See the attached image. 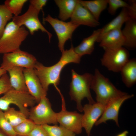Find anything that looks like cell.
<instances>
[{"instance_id": "1", "label": "cell", "mask_w": 136, "mask_h": 136, "mask_svg": "<svg viewBox=\"0 0 136 136\" xmlns=\"http://www.w3.org/2000/svg\"><path fill=\"white\" fill-rule=\"evenodd\" d=\"M62 53L59 60L54 65L46 66L37 61L33 68L43 89L47 92L50 85L56 86L59 84L61 73L66 65L71 63H79L80 61L81 57L75 52L72 45L69 49Z\"/></svg>"}, {"instance_id": "2", "label": "cell", "mask_w": 136, "mask_h": 136, "mask_svg": "<svg viewBox=\"0 0 136 136\" xmlns=\"http://www.w3.org/2000/svg\"><path fill=\"white\" fill-rule=\"evenodd\" d=\"M72 80L70 85L69 94L71 99L76 103L77 108L80 112L83 111L82 101L86 98L89 103H96L92 97L90 91L93 75L86 73L80 75L72 70Z\"/></svg>"}, {"instance_id": "3", "label": "cell", "mask_w": 136, "mask_h": 136, "mask_svg": "<svg viewBox=\"0 0 136 136\" xmlns=\"http://www.w3.org/2000/svg\"><path fill=\"white\" fill-rule=\"evenodd\" d=\"M90 88L95 93L96 102L105 106L112 100L127 94L118 89L97 69L93 75Z\"/></svg>"}, {"instance_id": "4", "label": "cell", "mask_w": 136, "mask_h": 136, "mask_svg": "<svg viewBox=\"0 0 136 136\" xmlns=\"http://www.w3.org/2000/svg\"><path fill=\"white\" fill-rule=\"evenodd\" d=\"M29 34L24 26L16 25L12 21L6 25L0 39V54L13 52L20 46Z\"/></svg>"}, {"instance_id": "5", "label": "cell", "mask_w": 136, "mask_h": 136, "mask_svg": "<svg viewBox=\"0 0 136 136\" xmlns=\"http://www.w3.org/2000/svg\"><path fill=\"white\" fill-rule=\"evenodd\" d=\"M36 102L35 99L29 92L19 91L12 88L0 97V110L5 111L10 105L14 104L27 117L29 113L27 107H33Z\"/></svg>"}, {"instance_id": "6", "label": "cell", "mask_w": 136, "mask_h": 136, "mask_svg": "<svg viewBox=\"0 0 136 136\" xmlns=\"http://www.w3.org/2000/svg\"><path fill=\"white\" fill-rule=\"evenodd\" d=\"M38 103L29 111V119L36 124H57V113L52 110L51 104L46 96L41 98Z\"/></svg>"}, {"instance_id": "7", "label": "cell", "mask_w": 136, "mask_h": 136, "mask_svg": "<svg viewBox=\"0 0 136 136\" xmlns=\"http://www.w3.org/2000/svg\"><path fill=\"white\" fill-rule=\"evenodd\" d=\"M104 50V53L100 60L101 64L109 71L120 72L129 59V54L128 50L122 47Z\"/></svg>"}, {"instance_id": "8", "label": "cell", "mask_w": 136, "mask_h": 136, "mask_svg": "<svg viewBox=\"0 0 136 136\" xmlns=\"http://www.w3.org/2000/svg\"><path fill=\"white\" fill-rule=\"evenodd\" d=\"M37 61L33 55L19 49L12 52L4 54L0 67L6 72L15 66L24 68H34Z\"/></svg>"}, {"instance_id": "9", "label": "cell", "mask_w": 136, "mask_h": 136, "mask_svg": "<svg viewBox=\"0 0 136 136\" xmlns=\"http://www.w3.org/2000/svg\"><path fill=\"white\" fill-rule=\"evenodd\" d=\"M40 12L30 4L28 9L24 13L21 15L14 16L12 18V21L19 26H25L31 35L39 30L46 33L50 42L52 34L44 28L40 21L38 17Z\"/></svg>"}, {"instance_id": "10", "label": "cell", "mask_w": 136, "mask_h": 136, "mask_svg": "<svg viewBox=\"0 0 136 136\" xmlns=\"http://www.w3.org/2000/svg\"><path fill=\"white\" fill-rule=\"evenodd\" d=\"M43 20L44 22L49 23L54 29L58 39V46L62 53L64 50V46L66 42L71 39L73 32L79 26L70 21L66 22L53 18L49 15L44 18Z\"/></svg>"}, {"instance_id": "11", "label": "cell", "mask_w": 136, "mask_h": 136, "mask_svg": "<svg viewBox=\"0 0 136 136\" xmlns=\"http://www.w3.org/2000/svg\"><path fill=\"white\" fill-rule=\"evenodd\" d=\"M83 115L76 111H69L62 109L57 113V121L60 125L75 134H79L82 131Z\"/></svg>"}, {"instance_id": "12", "label": "cell", "mask_w": 136, "mask_h": 136, "mask_svg": "<svg viewBox=\"0 0 136 136\" xmlns=\"http://www.w3.org/2000/svg\"><path fill=\"white\" fill-rule=\"evenodd\" d=\"M105 106L97 102L93 104H86L83 107L82 124L87 136H90L91 129L102 114Z\"/></svg>"}, {"instance_id": "13", "label": "cell", "mask_w": 136, "mask_h": 136, "mask_svg": "<svg viewBox=\"0 0 136 136\" xmlns=\"http://www.w3.org/2000/svg\"><path fill=\"white\" fill-rule=\"evenodd\" d=\"M133 96V94L130 95L127 93L111 100L106 106L102 114L96 121L95 125L97 126L102 123H106L109 120H112L119 126L118 117L120 108L125 101Z\"/></svg>"}, {"instance_id": "14", "label": "cell", "mask_w": 136, "mask_h": 136, "mask_svg": "<svg viewBox=\"0 0 136 136\" xmlns=\"http://www.w3.org/2000/svg\"><path fill=\"white\" fill-rule=\"evenodd\" d=\"M23 71L28 92L38 103L41 98L46 96L47 92L43 89L33 68H24Z\"/></svg>"}, {"instance_id": "15", "label": "cell", "mask_w": 136, "mask_h": 136, "mask_svg": "<svg viewBox=\"0 0 136 136\" xmlns=\"http://www.w3.org/2000/svg\"><path fill=\"white\" fill-rule=\"evenodd\" d=\"M71 19V23L79 26L83 25L94 27L100 24L91 12L79 3V0Z\"/></svg>"}, {"instance_id": "16", "label": "cell", "mask_w": 136, "mask_h": 136, "mask_svg": "<svg viewBox=\"0 0 136 136\" xmlns=\"http://www.w3.org/2000/svg\"><path fill=\"white\" fill-rule=\"evenodd\" d=\"M125 41L121 28H118L109 31L104 35L98 42L99 46L104 50L123 47Z\"/></svg>"}, {"instance_id": "17", "label": "cell", "mask_w": 136, "mask_h": 136, "mask_svg": "<svg viewBox=\"0 0 136 136\" xmlns=\"http://www.w3.org/2000/svg\"><path fill=\"white\" fill-rule=\"evenodd\" d=\"M101 28L93 31L89 37L84 38L80 44L74 48L75 52L81 57L85 54H91L94 50V44L99 37Z\"/></svg>"}, {"instance_id": "18", "label": "cell", "mask_w": 136, "mask_h": 136, "mask_svg": "<svg viewBox=\"0 0 136 136\" xmlns=\"http://www.w3.org/2000/svg\"><path fill=\"white\" fill-rule=\"evenodd\" d=\"M23 68L20 66H15L7 71L9 75L10 84L13 88L19 91L28 92L23 74Z\"/></svg>"}, {"instance_id": "19", "label": "cell", "mask_w": 136, "mask_h": 136, "mask_svg": "<svg viewBox=\"0 0 136 136\" xmlns=\"http://www.w3.org/2000/svg\"><path fill=\"white\" fill-rule=\"evenodd\" d=\"M122 32L125 40L124 46L127 49H135L136 48V20L130 19L126 21Z\"/></svg>"}, {"instance_id": "20", "label": "cell", "mask_w": 136, "mask_h": 136, "mask_svg": "<svg viewBox=\"0 0 136 136\" xmlns=\"http://www.w3.org/2000/svg\"><path fill=\"white\" fill-rule=\"evenodd\" d=\"M121 73L122 82L125 86L130 88L136 82V60L129 59L122 68Z\"/></svg>"}, {"instance_id": "21", "label": "cell", "mask_w": 136, "mask_h": 136, "mask_svg": "<svg viewBox=\"0 0 136 136\" xmlns=\"http://www.w3.org/2000/svg\"><path fill=\"white\" fill-rule=\"evenodd\" d=\"M130 19L126 8H122L117 16L101 28L100 33L97 42H98L101 37L109 31L121 28L122 25Z\"/></svg>"}, {"instance_id": "22", "label": "cell", "mask_w": 136, "mask_h": 136, "mask_svg": "<svg viewBox=\"0 0 136 136\" xmlns=\"http://www.w3.org/2000/svg\"><path fill=\"white\" fill-rule=\"evenodd\" d=\"M59 9L58 18L64 21L71 18L78 2V0H55Z\"/></svg>"}, {"instance_id": "23", "label": "cell", "mask_w": 136, "mask_h": 136, "mask_svg": "<svg viewBox=\"0 0 136 136\" xmlns=\"http://www.w3.org/2000/svg\"><path fill=\"white\" fill-rule=\"evenodd\" d=\"M79 2L87 9L98 21L101 13L108 5V0H79Z\"/></svg>"}, {"instance_id": "24", "label": "cell", "mask_w": 136, "mask_h": 136, "mask_svg": "<svg viewBox=\"0 0 136 136\" xmlns=\"http://www.w3.org/2000/svg\"><path fill=\"white\" fill-rule=\"evenodd\" d=\"M4 112L6 119L13 127L27 119L24 114L13 108L9 107Z\"/></svg>"}, {"instance_id": "25", "label": "cell", "mask_w": 136, "mask_h": 136, "mask_svg": "<svg viewBox=\"0 0 136 136\" xmlns=\"http://www.w3.org/2000/svg\"><path fill=\"white\" fill-rule=\"evenodd\" d=\"M42 126L49 136H70L73 133L60 125L45 124Z\"/></svg>"}, {"instance_id": "26", "label": "cell", "mask_w": 136, "mask_h": 136, "mask_svg": "<svg viewBox=\"0 0 136 136\" xmlns=\"http://www.w3.org/2000/svg\"><path fill=\"white\" fill-rule=\"evenodd\" d=\"M35 124L30 119H27L13 127L18 136H27L34 128Z\"/></svg>"}, {"instance_id": "27", "label": "cell", "mask_w": 136, "mask_h": 136, "mask_svg": "<svg viewBox=\"0 0 136 136\" xmlns=\"http://www.w3.org/2000/svg\"><path fill=\"white\" fill-rule=\"evenodd\" d=\"M27 0H6L4 2V5L12 14L15 16L19 15L24 4Z\"/></svg>"}, {"instance_id": "28", "label": "cell", "mask_w": 136, "mask_h": 136, "mask_svg": "<svg viewBox=\"0 0 136 136\" xmlns=\"http://www.w3.org/2000/svg\"><path fill=\"white\" fill-rule=\"evenodd\" d=\"M13 17L12 14L4 5H0V39L3 34L7 22Z\"/></svg>"}, {"instance_id": "29", "label": "cell", "mask_w": 136, "mask_h": 136, "mask_svg": "<svg viewBox=\"0 0 136 136\" xmlns=\"http://www.w3.org/2000/svg\"><path fill=\"white\" fill-rule=\"evenodd\" d=\"M0 128L7 136H18L13 127L7 120L4 112L0 110Z\"/></svg>"}, {"instance_id": "30", "label": "cell", "mask_w": 136, "mask_h": 136, "mask_svg": "<svg viewBox=\"0 0 136 136\" xmlns=\"http://www.w3.org/2000/svg\"><path fill=\"white\" fill-rule=\"evenodd\" d=\"M108 3L109 5L108 12L112 15L115 14L119 8H127L129 6L128 3L122 0H108Z\"/></svg>"}, {"instance_id": "31", "label": "cell", "mask_w": 136, "mask_h": 136, "mask_svg": "<svg viewBox=\"0 0 136 136\" xmlns=\"http://www.w3.org/2000/svg\"><path fill=\"white\" fill-rule=\"evenodd\" d=\"M12 88L9 76L6 73L0 78V95L4 94Z\"/></svg>"}, {"instance_id": "32", "label": "cell", "mask_w": 136, "mask_h": 136, "mask_svg": "<svg viewBox=\"0 0 136 136\" xmlns=\"http://www.w3.org/2000/svg\"><path fill=\"white\" fill-rule=\"evenodd\" d=\"M27 136H49L42 125L35 124L30 133Z\"/></svg>"}, {"instance_id": "33", "label": "cell", "mask_w": 136, "mask_h": 136, "mask_svg": "<svg viewBox=\"0 0 136 136\" xmlns=\"http://www.w3.org/2000/svg\"><path fill=\"white\" fill-rule=\"evenodd\" d=\"M129 6L126 8L130 19L136 20V1L131 0L128 1Z\"/></svg>"}, {"instance_id": "34", "label": "cell", "mask_w": 136, "mask_h": 136, "mask_svg": "<svg viewBox=\"0 0 136 136\" xmlns=\"http://www.w3.org/2000/svg\"><path fill=\"white\" fill-rule=\"evenodd\" d=\"M47 1V0H30V4L32 5L39 11L42 10L43 7L46 5Z\"/></svg>"}, {"instance_id": "35", "label": "cell", "mask_w": 136, "mask_h": 136, "mask_svg": "<svg viewBox=\"0 0 136 136\" xmlns=\"http://www.w3.org/2000/svg\"><path fill=\"white\" fill-rule=\"evenodd\" d=\"M128 133V131L125 130L116 136H127Z\"/></svg>"}, {"instance_id": "36", "label": "cell", "mask_w": 136, "mask_h": 136, "mask_svg": "<svg viewBox=\"0 0 136 136\" xmlns=\"http://www.w3.org/2000/svg\"><path fill=\"white\" fill-rule=\"evenodd\" d=\"M7 72L0 67V77L1 76L4 74L7 73Z\"/></svg>"}, {"instance_id": "37", "label": "cell", "mask_w": 136, "mask_h": 136, "mask_svg": "<svg viewBox=\"0 0 136 136\" xmlns=\"http://www.w3.org/2000/svg\"><path fill=\"white\" fill-rule=\"evenodd\" d=\"M75 134L73 133L72 134H71L70 136H75Z\"/></svg>"}, {"instance_id": "38", "label": "cell", "mask_w": 136, "mask_h": 136, "mask_svg": "<svg viewBox=\"0 0 136 136\" xmlns=\"http://www.w3.org/2000/svg\"><path fill=\"white\" fill-rule=\"evenodd\" d=\"M0 136H5L4 135L2 134L0 132Z\"/></svg>"}, {"instance_id": "39", "label": "cell", "mask_w": 136, "mask_h": 136, "mask_svg": "<svg viewBox=\"0 0 136 136\" xmlns=\"http://www.w3.org/2000/svg\"><path fill=\"white\" fill-rule=\"evenodd\" d=\"M5 136H7V135H5Z\"/></svg>"}]
</instances>
